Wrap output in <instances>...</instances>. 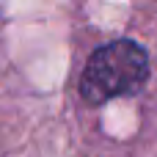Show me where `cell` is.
I'll return each mask as SVG.
<instances>
[{"label": "cell", "instance_id": "obj_1", "mask_svg": "<svg viewBox=\"0 0 157 157\" xmlns=\"http://www.w3.org/2000/svg\"><path fill=\"white\" fill-rule=\"evenodd\" d=\"M149 75V58L135 41H110L99 47L80 80V91L91 105H102L113 97L132 94Z\"/></svg>", "mask_w": 157, "mask_h": 157}]
</instances>
